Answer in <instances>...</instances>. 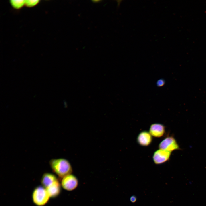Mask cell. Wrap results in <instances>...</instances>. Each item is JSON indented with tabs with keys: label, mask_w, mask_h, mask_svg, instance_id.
I'll return each mask as SVG.
<instances>
[{
	"label": "cell",
	"mask_w": 206,
	"mask_h": 206,
	"mask_svg": "<svg viewBox=\"0 0 206 206\" xmlns=\"http://www.w3.org/2000/svg\"><path fill=\"white\" fill-rule=\"evenodd\" d=\"M49 164L53 172L60 179L72 173V167L69 161L64 158L52 159Z\"/></svg>",
	"instance_id": "cell-1"
},
{
	"label": "cell",
	"mask_w": 206,
	"mask_h": 206,
	"mask_svg": "<svg viewBox=\"0 0 206 206\" xmlns=\"http://www.w3.org/2000/svg\"><path fill=\"white\" fill-rule=\"evenodd\" d=\"M32 198L33 202L35 205L44 206L48 203L50 197L46 188L42 185H39L33 189Z\"/></svg>",
	"instance_id": "cell-2"
},
{
	"label": "cell",
	"mask_w": 206,
	"mask_h": 206,
	"mask_svg": "<svg viewBox=\"0 0 206 206\" xmlns=\"http://www.w3.org/2000/svg\"><path fill=\"white\" fill-rule=\"evenodd\" d=\"M61 184L65 190L71 191L75 189L78 187V181L77 178L71 174L61 179Z\"/></svg>",
	"instance_id": "cell-3"
},
{
	"label": "cell",
	"mask_w": 206,
	"mask_h": 206,
	"mask_svg": "<svg viewBox=\"0 0 206 206\" xmlns=\"http://www.w3.org/2000/svg\"><path fill=\"white\" fill-rule=\"evenodd\" d=\"M159 149L171 152L179 149L176 140L172 136L167 137L162 140L159 144Z\"/></svg>",
	"instance_id": "cell-4"
},
{
	"label": "cell",
	"mask_w": 206,
	"mask_h": 206,
	"mask_svg": "<svg viewBox=\"0 0 206 206\" xmlns=\"http://www.w3.org/2000/svg\"><path fill=\"white\" fill-rule=\"evenodd\" d=\"M171 153V152L161 149L156 151L153 156L154 163L158 165L166 162L169 159Z\"/></svg>",
	"instance_id": "cell-5"
},
{
	"label": "cell",
	"mask_w": 206,
	"mask_h": 206,
	"mask_svg": "<svg viewBox=\"0 0 206 206\" xmlns=\"http://www.w3.org/2000/svg\"><path fill=\"white\" fill-rule=\"evenodd\" d=\"M152 138L149 132L143 131L140 132L137 137V142L140 145L147 146L151 143Z\"/></svg>",
	"instance_id": "cell-6"
},
{
	"label": "cell",
	"mask_w": 206,
	"mask_h": 206,
	"mask_svg": "<svg viewBox=\"0 0 206 206\" xmlns=\"http://www.w3.org/2000/svg\"><path fill=\"white\" fill-rule=\"evenodd\" d=\"M165 127L160 123H154L151 125L149 128V132L155 137L159 138L162 136L165 133Z\"/></svg>",
	"instance_id": "cell-7"
},
{
	"label": "cell",
	"mask_w": 206,
	"mask_h": 206,
	"mask_svg": "<svg viewBox=\"0 0 206 206\" xmlns=\"http://www.w3.org/2000/svg\"><path fill=\"white\" fill-rule=\"evenodd\" d=\"M61 184L58 180L46 188L50 198L57 197L61 192Z\"/></svg>",
	"instance_id": "cell-8"
},
{
	"label": "cell",
	"mask_w": 206,
	"mask_h": 206,
	"mask_svg": "<svg viewBox=\"0 0 206 206\" xmlns=\"http://www.w3.org/2000/svg\"><path fill=\"white\" fill-rule=\"evenodd\" d=\"M58 180V179L54 174L49 173H45L42 176L41 183L42 186L46 188Z\"/></svg>",
	"instance_id": "cell-9"
},
{
	"label": "cell",
	"mask_w": 206,
	"mask_h": 206,
	"mask_svg": "<svg viewBox=\"0 0 206 206\" xmlns=\"http://www.w3.org/2000/svg\"><path fill=\"white\" fill-rule=\"evenodd\" d=\"M12 7L16 9H19L25 5V0H12L10 1Z\"/></svg>",
	"instance_id": "cell-10"
},
{
	"label": "cell",
	"mask_w": 206,
	"mask_h": 206,
	"mask_svg": "<svg viewBox=\"0 0 206 206\" xmlns=\"http://www.w3.org/2000/svg\"><path fill=\"white\" fill-rule=\"evenodd\" d=\"M39 1L37 0H25V5L28 7H33L37 4Z\"/></svg>",
	"instance_id": "cell-11"
},
{
	"label": "cell",
	"mask_w": 206,
	"mask_h": 206,
	"mask_svg": "<svg viewBox=\"0 0 206 206\" xmlns=\"http://www.w3.org/2000/svg\"><path fill=\"white\" fill-rule=\"evenodd\" d=\"M165 80L161 78L158 80L156 83V84L157 87H161L165 85Z\"/></svg>",
	"instance_id": "cell-12"
},
{
	"label": "cell",
	"mask_w": 206,
	"mask_h": 206,
	"mask_svg": "<svg viewBox=\"0 0 206 206\" xmlns=\"http://www.w3.org/2000/svg\"><path fill=\"white\" fill-rule=\"evenodd\" d=\"M130 201L132 203H135L137 201L136 197L134 195L132 196L130 198Z\"/></svg>",
	"instance_id": "cell-13"
}]
</instances>
